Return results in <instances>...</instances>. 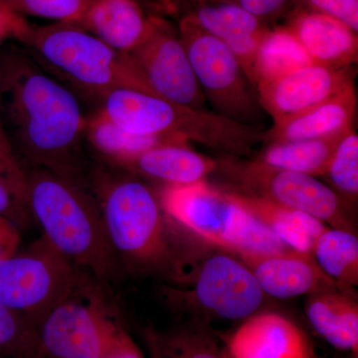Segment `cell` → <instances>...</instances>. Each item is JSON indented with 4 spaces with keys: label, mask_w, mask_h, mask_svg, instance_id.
Masks as SVG:
<instances>
[{
    "label": "cell",
    "mask_w": 358,
    "mask_h": 358,
    "mask_svg": "<svg viewBox=\"0 0 358 358\" xmlns=\"http://www.w3.org/2000/svg\"><path fill=\"white\" fill-rule=\"evenodd\" d=\"M263 289L277 299H292L324 289H338L310 254L293 250L279 255L245 259Z\"/></svg>",
    "instance_id": "obj_16"
},
{
    "label": "cell",
    "mask_w": 358,
    "mask_h": 358,
    "mask_svg": "<svg viewBox=\"0 0 358 358\" xmlns=\"http://www.w3.org/2000/svg\"><path fill=\"white\" fill-rule=\"evenodd\" d=\"M312 256L341 291L355 296L358 285V240L355 233L327 228L317 238Z\"/></svg>",
    "instance_id": "obj_24"
},
{
    "label": "cell",
    "mask_w": 358,
    "mask_h": 358,
    "mask_svg": "<svg viewBox=\"0 0 358 358\" xmlns=\"http://www.w3.org/2000/svg\"><path fill=\"white\" fill-rule=\"evenodd\" d=\"M126 55L150 93L192 109L210 110L176 26L150 17L145 37Z\"/></svg>",
    "instance_id": "obj_9"
},
{
    "label": "cell",
    "mask_w": 358,
    "mask_h": 358,
    "mask_svg": "<svg viewBox=\"0 0 358 358\" xmlns=\"http://www.w3.org/2000/svg\"><path fill=\"white\" fill-rule=\"evenodd\" d=\"M224 157L217 162L230 178L232 190L263 197L282 206L303 212L336 229L352 231L345 205L331 186L315 176L271 169L256 160Z\"/></svg>",
    "instance_id": "obj_8"
},
{
    "label": "cell",
    "mask_w": 358,
    "mask_h": 358,
    "mask_svg": "<svg viewBox=\"0 0 358 358\" xmlns=\"http://www.w3.org/2000/svg\"><path fill=\"white\" fill-rule=\"evenodd\" d=\"M70 296L45 315V350L53 358H102L113 322L98 308Z\"/></svg>",
    "instance_id": "obj_13"
},
{
    "label": "cell",
    "mask_w": 358,
    "mask_h": 358,
    "mask_svg": "<svg viewBox=\"0 0 358 358\" xmlns=\"http://www.w3.org/2000/svg\"><path fill=\"white\" fill-rule=\"evenodd\" d=\"M231 199L249 212L289 248L310 254L326 224L303 212L282 206L263 197L223 189Z\"/></svg>",
    "instance_id": "obj_20"
},
{
    "label": "cell",
    "mask_w": 358,
    "mask_h": 358,
    "mask_svg": "<svg viewBox=\"0 0 358 358\" xmlns=\"http://www.w3.org/2000/svg\"><path fill=\"white\" fill-rule=\"evenodd\" d=\"M121 53L133 50L150 25L136 0H92L81 17L70 23Z\"/></svg>",
    "instance_id": "obj_19"
},
{
    "label": "cell",
    "mask_w": 358,
    "mask_h": 358,
    "mask_svg": "<svg viewBox=\"0 0 358 358\" xmlns=\"http://www.w3.org/2000/svg\"><path fill=\"white\" fill-rule=\"evenodd\" d=\"M178 28L211 112L263 131L268 115L261 105L255 83L237 56L222 41L202 29L190 14L180 20Z\"/></svg>",
    "instance_id": "obj_6"
},
{
    "label": "cell",
    "mask_w": 358,
    "mask_h": 358,
    "mask_svg": "<svg viewBox=\"0 0 358 358\" xmlns=\"http://www.w3.org/2000/svg\"><path fill=\"white\" fill-rule=\"evenodd\" d=\"M23 207H28L27 202L0 176V217L14 218Z\"/></svg>",
    "instance_id": "obj_34"
},
{
    "label": "cell",
    "mask_w": 358,
    "mask_h": 358,
    "mask_svg": "<svg viewBox=\"0 0 358 358\" xmlns=\"http://www.w3.org/2000/svg\"><path fill=\"white\" fill-rule=\"evenodd\" d=\"M162 1H164V3H166L167 6H169V7L173 6V0H162Z\"/></svg>",
    "instance_id": "obj_39"
},
{
    "label": "cell",
    "mask_w": 358,
    "mask_h": 358,
    "mask_svg": "<svg viewBox=\"0 0 358 358\" xmlns=\"http://www.w3.org/2000/svg\"><path fill=\"white\" fill-rule=\"evenodd\" d=\"M324 178L345 203L355 204L358 197V136L350 129L339 140Z\"/></svg>",
    "instance_id": "obj_27"
},
{
    "label": "cell",
    "mask_w": 358,
    "mask_h": 358,
    "mask_svg": "<svg viewBox=\"0 0 358 358\" xmlns=\"http://www.w3.org/2000/svg\"><path fill=\"white\" fill-rule=\"evenodd\" d=\"M16 37L48 74L92 95L102 99L114 90L124 88L150 92L126 54L77 26L66 22L43 27L26 24Z\"/></svg>",
    "instance_id": "obj_4"
},
{
    "label": "cell",
    "mask_w": 358,
    "mask_h": 358,
    "mask_svg": "<svg viewBox=\"0 0 358 358\" xmlns=\"http://www.w3.org/2000/svg\"><path fill=\"white\" fill-rule=\"evenodd\" d=\"M310 63L307 52L288 28L268 29L257 50L251 79L258 87Z\"/></svg>",
    "instance_id": "obj_25"
},
{
    "label": "cell",
    "mask_w": 358,
    "mask_h": 358,
    "mask_svg": "<svg viewBox=\"0 0 358 358\" xmlns=\"http://www.w3.org/2000/svg\"><path fill=\"white\" fill-rule=\"evenodd\" d=\"M28 208L43 228L47 241L71 263L110 275L114 249L102 214L79 183L42 167L25 169Z\"/></svg>",
    "instance_id": "obj_2"
},
{
    "label": "cell",
    "mask_w": 358,
    "mask_h": 358,
    "mask_svg": "<svg viewBox=\"0 0 358 358\" xmlns=\"http://www.w3.org/2000/svg\"><path fill=\"white\" fill-rule=\"evenodd\" d=\"M350 358H358V355H355V353H352V355H350Z\"/></svg>",
    "instance_id": "obj_40"
},
{
    "label": "cell",
    "mask_w": 358,
    "mask_h": 358,
    "mask_svg": "<svg viewBox=\"0 0 358 358\" xmlns=\"http://www.w3.org/2000/svg\"><path fill=\"white\" fill-rule=\"evenodd\" d=\"M357 105L353 86L303 114L273 124L263 131V143L322 140L345 136L353 129Z\"/></svg>",
    "instance_id": "obj_18"
},
{
    "label": "cell",
    "mask_w": 358,
    "mask_h": 358,
    "mask_svg": "<svg viewBox=\"0 0 358 358\" xmlns=\"http://www.w3.org/2000/svg\"><path fill=\"white\" fill-rule=\"evenodd\" d=\"M100 112L110 122L138 136L190 141L224 157L249 155L263 143V131L224 119L210 110H197L171 102L150 92L117 89L102 99Z\"/></svg>",
    "instance_id": "obj_3"
},
{
    "label": "cell",
    "mask_w": 358,
    "mask_h": 358,
    "mask_svg": "<svg viewBox=\"0 0 358 358\" xmlns=\"http://www.w3.org/2000/svg\"><path fill=\"white\" fill-rule=\"evenodd\" d=\"M286 27L298 39L313 63L338 69L357 64V33L339 21L322 14L296 9Z\"/></svg>",
    "instance_id": "obj_17"
},
{
    "label": "cell",
    "mask_w": 358,
    "mask_h": 358,
    "mask_svg": "<svg viewBox=\"0 0 358 358\" xmlns=\"http://www.w3.org/2000/svg\"><path fill=\"white\" fill-rule=\"evenodd\" d=\"M70 261L50 244L0 260V303L11 310L45 315L74 289Z\"/></svg>",
    "instance_id": "obj_10"
},
{
    "label": "cell",
    "mask_w": 358,
    "mask_h": 358,
    "mask_svg": "<svg viewBox=\"0 0 358 358\" xmlns=\"http://www.w3.org/2000/svg\"><path fill=\"white\" fill-rule=\"evenodd\" d=\"M0 122L24 171L42 167L80 185L81 106L22 45L0 48Z\"/></svg>",
    "instance_id": "obj_1"
},
{
    "label": "cell",
    "mask_w": 358,
    "mask_h": 358,
    "mask_svg": "<svg viewBox=\"0 0 358 358\" xmlns=\"http://www.w3.org/2000/svg\"><path fill=\"white\" fill-rule=\"evenodd\" d=\"M343 136L322 140L267 141L254 160L271 169L324 178L334 150Z\"/></svg>",
    "instance_id": "obj_23"
},
{
    "label": "cell",
    "mask_w": 358,
    "mask_h": 358,
    "mask_svg": "<svg viewBox=\"0 0 358 358\" xmlns=\"http://www.w3.org/2000/svg\"><path fill=\"white\" fill-rule=\"evenodd\" d=\"M152 341L164 358H226L203 327H192Z\"/></svg>",
    "instance_id": "obj_28"
},
{
    "label": "cell",
    "mask_w": 358,
    "mask_h": 358,
    "mask_svg": "<svg viewBox=\"0 0 358 358\" xmlns=\"http://www.w3.org/2000/svg\"><path fill=\"white\" fill-rule=\"evenodd\" d=\"M20 243L17 231L8 219L0 217V260L15 254Z\"/></svg>",
    "instance_id": "obj_35"
},
{
    "label": "cell",
    "mask_w": 358,
    "mask_h": 358,
    "mask_svg": "<svg viewBox=\"0 0 358 358\" xmlns=\"http://www.w3.org/2000/svg\"><path fill=\"white\" fill-rule=\"evenodd\" d=\"M226 358H315L308 336L275 313L253 315L226 339Z\"/></svg>",
    "instance_id": "obj_14"
},
{
    "label": "cell",
    "mask_w": 358,
    "mask_h": 358,
    "mask_svg": "<svg viewBox=\"0 0 358 358\" xmlns=\"http://www.w3.org/2000/svg\"><path fill=\"white\" fill-rule=\"evenodd\" d=\"M355 86L353 67L310 63L270 83L257 87L261 105L273 124L287 121Z\"/></svg>",
    "instance_id": "obj_12"
},
{
    "label": "cell",
    "mask_w": 358,
    "mask_h": 358,
    "mask_svg": "<svg viewBox=\"0 0 358 358\" xmlns=\"http://www.w3.org/2000/svg\"><path fill=\"white\" fill-rule=\"evenodd\" d=\"M92 0H0V7L18 16H33L73 23L79 20Z\"/></svg>",
    "instance_id": "obj_29"
},
{
    "label": "cell",
    "mask_w": 358,
    "mask_h": 358,
    "mask_svg": "<svg viewBox=\"0 0 358 358\" xmlns=\"http://www.w3.org/2000/svg\"><path fill=\"white\" fill-rule=\"evenodd\" d=\"M85 136L98 152L120 164L160 145H188L171 138L129 133L110 122L100 110L87 120Z\"/></svg>",
    "instance_id": "obj_26"
},
{
    "label": "cell",
    "mask_w": 358,
    "mask_h": 358,
    "mask_svg": "<svg viewBox=\"0 0 358 358\" xmlns=\"http://www.w3.org/2000/svg\"><path fill=\"white\" fill-rule=\"evenodd\" d=\"M306 315L313 329L336 350L358 355V303L338 289L310 294Z\"/></svg>",
    "instance_id": "obj_21"
},
{
    "label": "cell",
    "mask_w": 358,
    "mask_h": 358,
    "mask_svg": "<svg viewBox=\"0 0 358 358\" xmlns=\"http://www.w3.org/2000/svg\"><path fill=\"white\" fill-rule=\"evenodd\" d=\"M159 199L145 183L126 178L103 188L102 217L113 249L129 261L155 265L169 254Z\"/></svg>",
    "instance_id": "obj_7"
},
{
    "label": "cell",
    "mask_w": 358,
    "mask_h": 358,
    "mask_svg": "<svg viewBox=\"0 0 358 358\" xmlns=\"http://www.w3.org/2000/svg\"><path fill=\"white\" fill-rule=\"evenodd\" d=\"M192 6L190 15L197 24L222 41L251 78L257 50L268 30L266 22L227 0H192Z\"/></svg>",
    "instance_id": "obj_15"
},
{
    "label": "cell",
    "mask_w": 358,
    "mask_h": 358,
    "mask_svg": "<svg viewBox=\"0 0 358 358\" xmlns=\"http://www.w3.org/2000/svg\"><path fill=\"white\" fill-rule=\"evenodd\" d=\"M25 24L24 20L20 16L0 7V38L6 33H14L17 36Z\"/></svg>",
    "instance_id": "obj_37"
},
{
    "label": "cell",
    "mask_w": 358,
    "mask_h": 358,
    "mask_svg": "<svg viewBox=\"0 0 358 358\" xmlns=\"http://www.w3.org/2000/svg\"><path fill=\"white\" fill-rule=\"evenodd\" d=\"M189 294L202 312L230 320L255 315L265 296L246 264L220 253L202 264Z\"/></svg>",
    "instance_id": "obj_11"
},
{
    "label": "cell",
    "mask_w": 358,
    "mask_h": 358,
    "mask_svg": "<svg viewBox=\"0 0 358 358\" xmlns=\"http://www.w3.org/2000/svg\"><path fill=\"white\" fill-rule=\"evenodd\" d=\"M266 22L284 10L291 0H227Z\"/></svg>",
    "instance_id": "obj_33"
},
{
    "label": "cell",
    "mask_w": 358,
    "mask_h": 358,
    "mask_svg": "<svg viewBox=\"0 0 358 358\" xmlns=\"http://www.w3.org/2000/svg\"><path fill=\"white\" fill-rule=\"evenodd\" d=\"M17 334L18 324L13 310L0 303V348L10 345Z\"/></svg>",
    "instance_id": "obj_36"
},
{
    "label": "cell",
    "mask_w": 358,
    "mask_h": 358,
    "mask_svg": "<svg viewBox=\"0 0 358 358\" xmlns=\"http://www.w3.org/2000/svg\"><path fill=\"white\" fill-rule=\"evenodd\" d=\"M162 210L186 229L241 260L293 251L258 219L206 180L166 185L160 193Z\"/></svg>",
    "instance_id": "obj_5"
},
{
    "label": "cell",
    "mask_w": 358,
    "mask_h": 358,
    "mask_svg": "<svg viewBox=\"0 0 358 358\" xmlns=\"http://www.w3.org/2000/svg\"><path fill=\"white\" fill-rule=\"evenodd\" d=\"M102 358H143L138 345L122 327L113 324L109 343Z\"/></svg>",
    "instance_id": "obj_32"
},
{
    "label": "cell",
    "mask_w": 358,
    "mask_h": 358,
    "mask_svg": "<svg viewBox=\"0 0 358 358\" xmlns=\"http://www.w3.org/2000/svg\"><path fill=\"white\" fill-rule=\"evenodd\" d=\"M150 352H152V358H164V357H162V353L159 352V348H157V345H155V343H154V341H152V339H150Z\"/></svg>",
    "instance_id": "obj_38"
},
{
    "label": "cell",
    "mask_w": 358,
    "mask_h": 358,
    "mask_svg": "<svg viewBox=\"0 0 358 358\" xmlns=\"http://www.w3.org/2000/svg\"><path fill=\"white\" fill-rule=\"evenodd\" d=\"M298 9L329 16L358 31V0H291Z\"/></svg>",
    "instance_id": "obj_30"
},
{
    "label": "cell",
    "mask_w": 358,
    "mask_h": 358,
    "mask_svg": "<svg viewBox=\"0 0 358 358\" xmlns=\"http://www.w3.org/2000/svg\"><path fill=\"white\" fill-rule=\"evenodd\" d=\"M166 185H188L205 180L217 169V162L188 145H160L122 164Z\"/></svg>",
    "instance_id": "obj_22"
},
{
    "label": "cell",
    "mask_w": 358,
    "mask_h": 358,
    "mask_svg": "<svg viewBox=\"0 0 358 358\" xmlns=\"http://www.w3.org/2000/svg\"><path fill=\"white\" fill-rule=\"evenodd\" d=\"M0 176H3L15 192L27 202L25 171L7 138L1 122H0Z\"/></svg>",
    "instance_id": "obj_31"
}]
</instances>
